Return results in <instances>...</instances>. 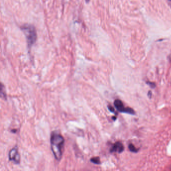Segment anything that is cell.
<instances>
[{
  "mask_svg": "<svg viewBox=\"0 0 171 171\" xmlns=\"http://www.w3.org/2000/svg\"><path fill=\"white\" fill-rule=\"evenodd\" d=\"M108 108H109V110H110V112L115 113V109H113L112 106H108Z\"/></svg>",
  "mask_w": 171,
  "mask_h": 171,
  "instance_id": "cell-8",
  "label": "cell"
},
{
  "mask_svg": "<svg viewBox=\"0 0 171 171\" xmlns=\"http://www.w3.org/2000/svg\"><path fill=\"white\" fill-rule=\"evenodd\" d=\"M148 85H150V86H151V87H154L155 86V84L154 83H153V82H148Z\"/></svg>",
  "mask_w": 171,
  "mask_h": 171,
  "instance_id": "cell-9",
  "label": "cell"
},
{
  "mask_svg": "<svg viewBox=\"0 0 171 171\" xmlns=\"http://www.w3.org/2000/svg\"><path fill=\"white\" fill-rule=\"evenodd\" d=\"M51 150L56 160L60 161L62 158L64 144V139L62 135L57 133L53 132L51 134L50 139Z\"/></svg>",
  "mask_w": 171,
  "mask_h": 171,
  "instance_id": "cell-1",
  "label": "cell"
},
{
  "mask_svg": "<svg viewBox=\"0 0 171 171\" xmlns=\"http://www.w3.org/2000/svg\"><path fill=\"white\" fill-rule=\"evenodd\" d=\"M22 30L25 35L28 45L29 46L32 45L37 39L35 28L31 25H24L22 27Z\"/></svg>",
  "mask_w": 171,
  "mask_h": 171,
  "instance_id": "cell-2",
  "label": "cell"
},
{
  "mask_svg": "<svg viewBox=\"0 0 171 171\" xmlns=\"http://www.w3.org/2000/svg\"><path fill=\"white\" fill-rule=\"evenodd\" d=\"M91 161L93 164H98V165L101 164V161H100L99 157L92 158L91 159Z\"/></svg>",
  "mask_w": 171,
  "mask_h": 171,
  "instance_id": "cell-6",
  "label": "cell"
},
{
  "mask_svg": "<svg viewBox=\"0 0 171 171\" xmlns=\"http://www.w3.org/2000/svg\"><path fill=\"white\" fill-rule=\"evenodd\" d=\"M10 161H13L15 164H19L20 162V155L17 147L12 148L9 154Z\"/></svg>",
  "mask_w": 171,
  "mask_h": 171,
  "instance_id": "cell-4",
  "label": "cell"
},
{
  "mask_svg": "<svg viewBox=\"0 0 171 171\" xmlns=\"http://www.w3.org/2000/svg\"><path fill=\"white\" fill-rule=\"evenodd\" d=\"M148 96H149V98H151V91H149L148 93Z\"/></svg>",
  "mask_w": 171,
  "mask_h": 171,
  "instance_id": "cell-10",
  "label": "cell"
},
{
  "mask_svg": "<svg viewBox=\"0 0 171 171\" xmlns=\"http://www.w3.org/2000/svg\"><path fill=\"white\" fill-rule=\"evenodd\" d=\"M129 148L130 151H132V152H134V153H137L138 151L137 148H136V147L132 144H129Z\"/></svg>",
  "mask_w": 171,
  "mask_h": 171,
  "instance_id": "cell-7",
  "label": "cell"
},
{
  "mask_svg": "<svg viewBox=\"0 0 171 171\" xmlns=\"http://www.w3.org/2000/svg\"><path fill=\"white\" fill-rule=\"evenodd\" d=\"M124 150L123 144L120 142H116L113 144L112 147L110 149V152H117L119 153H121Z\"/></svg>",
  "mask_w": 171,
  "mask_h": 171,
  "instance_id": "cell-5",
  "label": "cell"
},
{
  "mask_svg": "<svg viewBox=\"0 0 171 171\" xmlns=\"http://www.w3.org/2000/svg\"><path fill=\"white\" fill-rule=\"evenodd\" d=\"M114 105L117 110L121 112L127 113L130 115H134V110L130 108H125L123 105V103L119 99H116L114 102Z\"/></svg>",
  "mask_w": 171,
  "mask_h": 171,
  "instance_id": "cell-3",
  "label": "cell"
}]
</instances>
